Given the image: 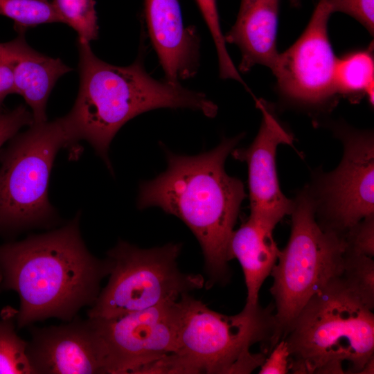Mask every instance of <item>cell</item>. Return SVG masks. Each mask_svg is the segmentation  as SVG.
Returning <instances> with one entry per match:
<instances>
[{"mask_svg":"<svg viewBox=\"0 0 374 374\" xmlns=\"http://www.w3.org/2000/svg\"><path fill=\"white\" fill-rule=\"evenodd\" d=\"M337 94L350 98L365 95L374 101V57L373 43L366 49L354 51L337 58L335 69Z\"/></svg>","mask_w":374,"mask_h":374,"instance_id":"ac0fdd59","label":"cell"},{"mask_svg":"<svg viewBox=\"0 0 374 374\" xmlns=\"http://www.w3.org/2000/svg\"><path fill=\"white\" fill-rule=\"evenodd\" d=\"M256 102L262 115L258 133L248 148H234L231 154L248 166L249 217L274 230L294 208V201L280 189L276 167L277 147L292 144L293 136L280 124L269 104L262 99Z\"/></svg>","mask_w":374,"mask_h":374,"instance_id":"7c38bea8","label":"cell"},{"mask_svg":"<svg viewBox=\"0 0 374 374\" xmlns=\"http://www.w3.org/2000/svg\"><path fill=\"white\" fill-rule=\"evenodd\" d=\"M33 123L32 112L24 105L10 110L0 109V151L3 145L18 134L21 128Z\"/></svg>","mask_w":374,"mask_h":374,"instance_id":"d4e9b609","label":"cell"},{"mask_svg":"<svg viewBox=\"0 0 374 374\" xmlns=\"http://www.w3.org/2000/svg\"><path fill=\"white\" fill-rule=\"evenodd\" d=\"M290 351L284 339H281L271 350L260 366V374H285L290 371Z\"/></svg>","mask_w":374,"mask_h":374,"instance_id":"4316f807","label":"cell"},{"mask_svg":"<svg viewBox=\"0 0 374 374\" xmlns=\"http://www.w3.org/2000/svg\"><path fill=\"white\" fill-rule=\"evenodd\" d=\"M0 15L14 20L18 28L62 22L52 3L42 0H0Z\"/></svg>","mask_w":374,"mask_h":374,"instance_id":"44dd1931","label":"cell"},{"mask_svg":"<svg viewBox=\"0 0 374 374\" xmlns=\"http://www.w3.org/2000/svg\"><path fill=\"white\" fill-rule=\"evenodd\" d=\"M229 251L231 260L237 258L242 269L247 287L245 305H258L260 290L276 265L280 251L273 229L249 217L233 231Z\"/></svg>","mask_w":374,"mask_h":374,"instance_id":"e0dca14e","label":"cell"},{"mask_svg":"<svg viewBox=\"0 0 374 374\" xmlns=\"http://www.w3.org/2000/svg\"><path fill=\"white\" fill-rule=\"evenodd\" d=\"M344 143L338 167L323 175L312 196L315 216L325 230L343 235L374 216V143L371 132L337 130Z\"/></svg>","mask_w":374,"mask_h":374,"instance_id":"9c48e42d","label":"cell"},{"mask_svg":"<svg viewBox=\"0 0 374 374\" xmlns=\"http://www.w3.org/2000/svg\"><path fill=\"white\" fill-rule=\"evenodd\" d=\"M42 1H48V0H42Z\"/></svg>","mask_w":374,"mask_h":374,"instance_id":"4dcf8cb0","label":"cell"},{"mask_svg":"<svg viewBox=\"0 0 374 374\" xmlns=\"http://www.w3.org/2000/svg\"><path fill=\"white\" fill-rule=\"evenodd\" d=\"M80 217L78 213L61 227L0 245V289L19 296L18 328L51 317L70 321L97 299L111 264L88 250Z\"/></svg>","mask_w":374,"mask_h":374,"instance_id":"6da1fadb","label":"cell"},{"mask_svg":"<svg viewBox=\"0 0 374 374\" xmlns=\"http://www.w3.org/2000/svg\"><path fill=\"white\" fill-rule=\"evenodd\" d=\"M33 374L106 373V352L94 321L76 315L58 326H28Z\"/></svg>","mask_w":374,"mask_h":374,"instance_id":"4fadbf2b","label":"cell"},{"mask_svg":"<svg viewBox=\"0 0 374 374\" xmlns=\"http://www.w3.org/2000/svg\"><path fill=\"white\" fill-rule=\"evenodd\" d=\"M0 57L11 68L15 93L30 107L34 123L47 121L46 108L57 80L72 70L59 58L36 51L26 42L24 31L14 39L0 43Z\"/></svg>","mask_w":374,"mask_h":374,"instance_id":"9a60e30c","label":"cell"},{"mask_svg":"<svg viewBox=\"0 0 374 374\" xmlns=\"http://www.w3.org/2000/svg\"><path fill=\"white\" fill-rule=\"evenodd\" d=\"M341 276L362 299L372 308L374 307V261L363 255L345 252Z\"/></svg>","mask_w":374,"mask_h":374,"instance_id":"7402d4cb","label":"cell"},{"mask_svg":"<svg viewBox=\"0 0 374 374\" xmlns=\"http://www.w3.org/2000/svg\"><path fill=\"white\" fill-rule=\"evenodd\" d=\"M373 368H374V357H373L371 359H370L368 362L366 364L362 371L360 372V374H371L373 373Z\"/></svg>","mask_w":374,"mask_h":374,"instance_id":"f1b7e54d","label":"cell"},{"mask_svg":"<svg viewBox=\"0 0 374 374\" xmlns=\"http://www.w3.org/2000/svg\"><path fill=\"white\" fill-rule=\"evenodd\" d=\"M179 314L177 300L114 319H92L105 348L106 373H140L173 353Z\"/></svg>","mask_w":374,"mask_h":374,"instance_id":"30bf717a","label":"cell"},{"mask_svg":"<svg viewBox=\"0 0 374 374\" xmlns=\"http://www.w3.org/2000/svg\"><path fill=\"white\" fill-rule=\"evenodd\" d=\"M52 3L64 23L77 32L78 42L90 43L98 38L94 0H53Z\"/></svg>","mask_w":374,"mask_h":374,"instance_id":"ffe728a7","label":"cell"},{"mask_svg":"<svg viewBox=\"0 0 374 374\" xmlns=\"http://www.w3.org/2000/svg\"><path fill=\"white\" fill-rule=\"evenodd\" d=\"M0 319V373L33 374L26 355L28 341L15 331L17 310H3Z\"/></svg>","mask_w":374,"mask_h":374,"instance_id":"d6986e66","label":"cell"},{"mask_svg":"<svg viewBox=\"0 0 374 374\" xmlns=\"http://www.w3.org/2000/svg\"><path fill=\"white\" fill-rule=\"evenodd\" d=\"M180 243L141 249L123 240L107 253L111 264L109 280L87 311V317L109 319L176 301L202 289L200 274L181 272L177 258Z\"/></svg>","mask_w":374,"mask_h":374,"instance_id":"ba28073f","label":"cell"},{"mask_svg":"<svg viewBox=\"0 0 374 374\" xmlns=\"http://www.w3.org/2000/svg\"><path fill=\"white\" fill-rule=\"evenodd\" d=\"M73 145L65 119L33 123L0 151V235L59 224L48 200L49 178L62 148Z\"/></svg>","mask_w":374,"mask_h":374,"instance_id":"8992f818","label":"cell"},{"mask_svg":"<svg viewBox=\"0 0 374 374\" xmlns=\"http://www.w3.org/2000/svg\"><path fill=\"white\" fill-rule=\"evenodd\" d=\"M332 13L328 1L319 0L303 33L278 54L271 69L279 91L292 102L321 105L337 94L334 75L337 57L328 31Z\"/></svg>","mask_w":374,"mask_h":374,"instance_id":"8fae6325","label":"cell"},{"mask_svg":"<svg viewBox=\"0 0 374 374\" xmlns=\"http://www.w3.org/2000/svg\"><path fill=\"white\" fill-rule=\"evenodd\" d=\"M335 12L346 13L363 25L373 35L374 0H327Z\"/></svg>","mask_w":374,"mask_h":374,"instance_id":"484cf974","label":"cell"},{"mask_svg":"<svg viewBox=\"0 0 374 374\" xmlns=\"http://www.w3.org/2000/svg\"><path fill=\"white\" fill-rule=\"evenodd\" d=\"M177 373H250L276 345L274 305H245L235 315L210 309L189 294L179 299Z\"/></svg>","mask_w":374,"mask_h":374,"instance_id":"5b68a950","label":"cell"},{"mask_svg":"<svg viewBox=\"0 0 374 374\" xmlns=\"http://www.w3.org/2000/svg\"><path fill=\"white\" fill-rule=\"evenodd\" d=\"M242 136L224 139L214 149L195 156L167 151L166 170L139 187V209L159 207L181 220L195 235L208 285L225 284L230 278L229 244L246 194L242 181L226 172L224 163Z\"/></svg>","mask_w":374,"mask_h":374,"instance_id":"7a4b0ae2","label":"cell"},{"mask_svg":"<svg viewBox=\"0 0 374 374\" xmlns=\"http://www.w3.org/2000/svg\"><path fill=\"white\" fill-rule=\"evenodd\" d=\"M340 275L314 294L284 337L294 373H360L374 353V314Z\"/></svg>","mask_w":374,"mask_h":374,"instance_id":"277c9868","label":"cell"},{"mask_svg":"<svg viewBox=\"0 0 374 374\" xmlns=\"http://www.w3.org/2000/svg\"><path fill=\"white\" fill-rule=\"evenodd\" d=\"M150 38L166 75L179 83L195 75L199 41L193 27H185L179 0H144Z\"/></svg>","mask_w":374,"mask_h":374,"instance_id":"5bb4252c","label":"cell"},{"mask_svg":"<svg viewBox=\"0 0 374 374\" xmlns=\"http://www.w3.org/2000/svg\"><path fill=\"white\" fill-rule=\"evenodd\" d=\"M279 0H241L235 23L224 36L242 53L240 71L256 64L271 69L277 55L276 37Z\"/></svg>","mask_w":374,"mask_h":374,"instance_id":"2e32d148","label":"cell"},{"mask_svg":"<svg viewBox=\"0 0 374 374\" xmlns=\"http://www.w3.org/2000/svg\"><path fill=\"white\" fill-rule=\"evenodd\" d=\"M346 253L373 257L374 216L362 220L344 235Z\"/></svg>","mask_w":374,"mask_h":374,"instance_id":"cb8c5ba5","label":"cell"},{"mask_svg":"<svg viewBox=\"0 0 374 374\" xmlns=\"http://www.w3.org/2000/svg\"><path fill=\"white\" fill-rule=\"evenodd\" d=\"M290 3L293 6H298L301 3V0H290Z\"/></svg>","mask_w":374,"mask_h":374,"instance_id":"f546056e","label":"cell"},{"mask_svg":"<svg viewBox=\"0 0 374 374\" xmlns=\"http://www.w3.org/2000/svg\"><path fill=\"white\" fill-rule=\"evenodd\" d=\"M213 37L218 57L220 75L224 79H233L243 84L236 67L229 55L222 32L216 0H195Z\"/></svg>","mask_w":374,"mask_h":374,"instance_id":"603a6c76","label":"cell"},{"mask_svg":"<svg viewBox=\"0 0 374 374\" xmlns=\"http://www.w3.org/2000/svg\"><path fill=\"white\" fill-rule=\"evenodd\" d=\"M77 43L79 91L64 118L73 144L87 141L111 171L110 143L134 117L159 108H187L209 118L217 114V105L204 93L151 77L142 57L127 66H115L97 57L89 43Z\"/></svg>","mask_w":374,"mask_h":374,"instance_id":"3957f363","label":"cell"},{"mask_svg":"<svg viewBox=\"0 0 374 374\" xmlns=\"http://www.w3.org/2000/svg\"><path fill=\"white\" fill-rule=\"evenodd\" d=\"M292 229L270 275L274 299L275 340L284 339L309 300L342 273L346 243L342 236L323 229L315 216L309 190L294 200Z\"/></svg>","mask_w":374,"mask_h":374,"instance_id":"52a82bcc","label":"cell"},{"mask_svg":"<svg viewBox=\"0 0 374 374\" xmlns=\"http://www.w3.org/2000/svg\"><path fill=\"white\" fill-rule=\"evenodd\" d=\"M11 93H15V80L10 66L0 57V109L5 98Z\"/></svg>","mask_w":374,"mask_h":374,"instance_id":"83f0119b","label":"cell"}]
</instances>
